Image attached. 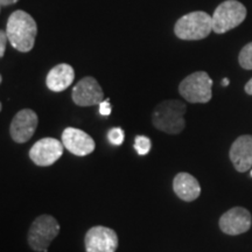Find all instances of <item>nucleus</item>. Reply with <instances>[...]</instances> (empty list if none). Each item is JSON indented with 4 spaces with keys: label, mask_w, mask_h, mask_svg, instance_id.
<instances>
[{
    "label": "nucleus",
    "mask_w": 252,
    "mask_h": 252,
    "mask_svg": "<svg viewBox=\"0 0 252 252\" xmlns=\"http://www.w3.org/2000/svg\"><path fill=\"white\" fill-rule=\"evenodd\" d=\"M6 34L14 49L28 53L35 45L37 25L33 17L23 9H18L9 15L6 25Z\"/></svg>",
    "instance_id": "1"
},
{
    "label": "nucleus",
    "mask_w": 252,
    "mask_h": 252,
    "mask_svg": "<svg viewBox=\"0 0 252 252\" xmlns=\"http://www.w3.org/2000/svg\"><path fill=\"white\" fill-rule=\"evenodd\" d=\"M187 106L178 99H167L153 110L152 124L157 130L168 134H179L185 130Z\"/></svg>",
    "instance_id": "2"
},
{
    "label": "nucleus",
    "mask_w": 252,
    "mask_h": 252,
    "mask_svg": "<svg viewBox=\"0 0 252 252\" xmlns=\"http://www.w3.org/2000/svg\"><path fill=\"white\" fill-rule=\"evenodd\" d=\"M213 32V18L207 12L195 11L184 15L175 23L174 34L180 40H203Z\"/></svg>",
    "instance_id": "3"
},
{
    "label": "nucleus",
    "mask_w": 252,
    "mask_h": 252,
    "mask_svg": "<svg viewBox=\"0 0 252 252\" xmlns=\"http://www.w3.org/2000/svg\"><path fill=\"white\" fill-rule=\"evenodd\" d=\"M60 229L59 222L52 215L36 217L28 230V245L33 251L47 252L52 242L58 237Z\"/></svg>",
    "instance_id": "4"
},
{
    "label": "nucleus",
    "mask_w": 252,
    "mask_h": 252,
    "mask_svg": "<svg viewBox=\"0 0 252 252\" xmlns=\"http://www.w3.org/2000/svg\"><path fill=\"white\" fill-rule=\"evenodd\" d=\"M247 7L238 0H225L217 6L213 14V32L224 34L238 27L247 18Z\"/></svg>",
    "instance_id": "5"
},
{
    "label": "nucleus",
    "mask_w": 252,
    "mask_h": 252,
    "mask_svg": "<svg viewBox=\"0 0 252 252\" xmlns=\"http://www.w3.org/2000/svg\"><path fill=\"white\" fill-rule=\"evenodd\" d=\"M213 80L206 71L188 75L179 86V94L189 103H208L213 98Z\"/></svg>",
    "instance_id": "6"
},
{
    "label": "nucleus",
    "mask_w": 252,
    "mask_h": 252,
    "mask_svg": "<svg viewBox=\"0 0 252 252\" xmlns=\"http://www.w3.org/2000/svg\"><path fill=\"white\" fill-rule=\"evenodd\" d=\"M84 245L87 252H116L118 249L117 232L108 226L94 225L87 231Z\"/></svg>",
    "instance_id": "7"
},
{
    "label": "nucleus",
    "mask_w": 252,
    "mask_h": 252,
    "mask_svg": "<svg viewBox=\"0 0 252 252\" xmlns=\"http://www.w3.org/2000/svg\"><path fill=\"white\" fill-rule=\"evenodd\" d=\"M64 145L55 138H42L32 146L30 151L31 160L40 167L54 165L63 156Z\"/></svg>",
    "instance_id": "8"
},
{
    "label": "nucleus",
    "mask_w": 252,
    "mask_h": 252,
    "mask_svg": "<svg viewBox=\"0 0 252 252\" xmlns=\"http://www.w3.org/2000/svg\"><path fill=\"white\" fill-rule=\"evenodd\" d=\"M39 117L32 109H23L17 112L9 125L12 140L18 144H25L35 133Z\"/></svg>",
    "instance_id": "9"
},
{
    "label": "nucleus",
    "mask_w": 252,
    "mask_h": 252,
    "mask_svg": "<svg viewBox=\"0 0 252 252\" xmlns=\"http://www.w3.org/2000/svg\"><path fill=\"white\" fill-rule=\"evenodd\" d=\"M71 98L78 106L99 105L104 100V91L96 78L86 76L72 88Z\"/></svg>",
    "instance_id": "10"
},
{
    "label": "nucleus",
    "mask_w": 252,
    "mask_h": 252,
    "mask_svg": "<svg viewBox=\"0 0 252 252\" xmlns=\"http://www.w3.org/2000/svg\"><path fill=\"white\" fill-rule=\"evenodd\" d=\"M252 224L251 213L243 207H234L220 217V231L229 236H237L250 230Z\"/></svg>",
    "instance_id": "11"
},
{
    "label": "nucleus",
    "mask_w": 252,
    "mask_h": 252,
    "mask_svg": "<svg viewBox=\"0 0 252 252\" xmlns=\"http://www.w3.org/2000/svg\"><path fill=\"white\" fill-rule=\"evenodd\" d=\"M61 140L65 149L77 157L89 156L96 149V143L93 137L80 128H64L62 132Z\"/></svg>",
    "instance_id": "12"
},
{
    "label": "nucleus",
    "mask_w": 252,
    "mask_h": 252,
    "mask_svg": "<svg viewBox=\"0 0 252 252\" xmlns=\"http://www.w3.org/2000/svg\"><path fill=\"white\" fill-rule=\"evenodd\" d=\"M229 157L235 169L239 173L252 168V135L244 134L238 137L229 151Z\"/></svg>",
    "instance_id": "13"
},
{
    "label": "nucleus",
    "mask_w": 252,
    "mask_h": 252,
    "mask_svg": "<svg viewBox=\"0 0 252 252\" xmlns=\"http://www.w3.org/2000/svg\"><path fill=\"white\" fill-rule=\"evenodd\" d=\"M173 190L185 202H193L201 195V186L196 178L189 173L180 172L173 179Z\"/></svg>",
    "instance_id": "14"
},
{
    "label": "nucleus",
    "mask_w": 252,
    "mask_h": 252,
    "mask_svg": "<svg viewBox=\"0 0 252 252\" xmlns=\"http://www.w3.org/2000/svg\"><path fill=\"white\" fill-rule=\"evenodd\" d=\"M74 80V68L67 63H60L49 70L46 77V84L53 93H62L71 86Z\"/></svg>",
    "instance_id": "15"
},
{
    "label": "nucleus",
    "mask_w": 252,
    "mask_h": 252,
    "mask_svg": "<svg viewBox=\"0 0 252 252\" xmlns=\"http://www.w3.org/2000/svg\"><path fill=\"white\" fill-rule=\"evenodd\" d=\"M238 62L245 70H252V42H249L242 48L238 55Z\"/></svg>",
    "instance_id": "16"
},
{
    "label": "nucleus",
    "mask_w": 252,
    "mask_h": 252,
    "mask_svg": "<svg viewBox=\"0 0 252 252\" xmlns=\"http://www.w3.org/2000/svg\"><path fill=\"white\" fill-rule=\"evenodd\" d=\"M134 149L139 156H147L152 149V141L146 135H137L134 139Z\"/></svg>",
    "instance_id": "17"
},
{
    "label": "nucleus",
    "mask_w": 252,
    "mask_h": 252,
    "mask_svg": "<svg viewBox=\"0 0 252 252\" xmlns=\"http://www.w3.org/2000/svg\"><path fill=\"white\" fill-rule=\"evenodd\" d=\"M108 139L115 146H121L124 143L125 133L121 127H112L108 132Z\"/></svg>",
    "instance_id": "18"
},
{
    "label": "nucleus",
    "mask_w": 252,
    "mask_h": 252,
    "mask_svg": "<svg viewBox=\"0 0 252 252\" xmlns=\"http://www.w3.org/2000/svg\"><path fill=\"white\" fill-rule=\"evenodd\" d=\"M8 37L6 34V31H0V58H4L5 50H6V43H7Z\"/></svg>",
    "instance_id": "19"
},
{
    "label": "nucleus",
    "mask_w": 252,
    "mask_h": 252,
    "mask_svg": "<svg viewBox=\"0 0 252 252\" xmlns=\"http://www.w3.org/2000/svg\"><path fill=\"white\" fill-rule=\"evenodd\" d=\"M111 105H110L109 99H104L102 103L99 104V113L102 116H110L111 115Z\"/></svg>",
    "instance_id": "20"
},
{
    "label": "nucleus",
    "mask_w": 252,
    "mask_h": 252,
    "mask_svg": "<svg viewBox=\"0 0 252 252\" xmlns=\"http://www.w3.org/2000/svg\"><path fill=\"white\" fill-rule=\"evenodd\" d=\"M19 0H0V5L1 7H6V6H11L17 4Z\"/></svg>",
    "instance_id": "21"
},
{
    "label": "nucleus",
    "mask_w": 252,
    "mask_h": 252,
    "mask_svg": "<svg viewBox=\"0 0 252 252\" xmlns=\"http://www.w3.org/2000/svg\"><path fill=\"white\" fill-rule=\"evenodd\" d=\"M244 90H245V93H247L248 94H250V96H252V78H251V80H249L248 83L245 84Z\"/></svg>",
    "instance_id": "22"
},
{
    "label": "nucleus",
    "mask_w": 252,
    "mask_h": 252,
    "mask_svg": "<svg viewBox=\"0 0 252 252\" xmlns=\"http://www.w3.org/2000/svg\"><path fill=\"white\" fill-rule=\"evenodd\" d=\"M228 84H229V80H228V78H224V80H223V86L226 87Z\"/></svg>",
    "instance_id": "23"
},
{
    "label": "nucleus",
    "mask_w": 252,
    "mask_h": 252,
    "mask_svg": "<svg viewBox=\"0 0 252 252\" xmlns=\"http://www.w3.org/2000/svg\"><path fill=\"white\" fill-rule=\"evenodd\" d=\"M250 175H251V178H252V169L250 171Z\"/></svg>",
    "instance_id": "24"
}]
</instances>
